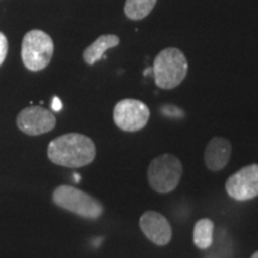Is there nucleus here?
<instances>
[{"label": "nucleus", "instance_id": "nucleus-1", "mask_svg": "<svg viewBox=\"0 0 258 258\" xmlns=\"http://www.w3.org/2000/svg\"><path fill=\"white\" fill-rule=\"evenodd\" d=\"M96 145L86 135L70 133L57 137L48 146V158L60 166L78 169L91 164L96 158Z\"/></svg>", "mask_w": 258, "mask_h": 258}, {"label": "nucleus", "instance_id": "nucleus-2", "mask_svg": "<svg viewBox=\"0 0 258 258\" xmlns=\"http://www.w3.org/2000/svg\"><path fill=\"white\" fill-rule=\"evenodd\" d=\"M154 83L159 89H175L188 74V60L178 48H165L153 61Z\"/></svg>", "mask_w": 258, "mask_h": 258}, {"label": "nucleus", "instance_id": "nucleus-3", "mask_svg": "<svg viewBox=\"0 0 258 258\" xmlns=\"http://www.w3.org/2000/svg\"><path fill=\"white\" fill-rule=\"evenodd\" d=\"M53 201L57 207L91 220L101 218L104 212V208L98 200L71 185L57 186L53 192Z\"/></svg>", "mask_w": 258, "mask_h": 258}, {"label": "nucleus", "instance_id": "nucleus-4", "mask_svg": "<svg viewBox=\"0 0 258 258\" xmlns=\"http://www.w3.org/2000/svg\"><path fill=\"white\" fill-rule=\"evenodd\" d=\"M183 175V165L173 154H160L148 165V184L158 194H169L178 185Z\"/></svg>", "mask_w": 258, "mask_h": 258}, {"label": "nucleus", "instance_id": "nucleus-5", "mask_svg": "<svg viewBox=\"0 0 258 258\" xmlns=\"http://www.w3.org/2000/svg\"><path fill=\"white\" fill-rule=\"evenodd\" d=\"M54 54V42L44 31H29L22 42V60L24 66L32 72L44 70L50 63Z\"/></svg>", "mask_w": 258, "mask_h": 258}, {"label": "nucleus", "instance_id": "nucleus-6", "mask_svg": "<svg viewBox=\"0 0 258 258\" xmlns=\"http://www.w3.org/2000/svg\"><path fill=\"white\" fill-rule=\"evenodd\" d=\"M150 120V109L141 101L133 98L122 99L114 108V122L121 131L133 132L141 131L146 127Z\"/></svg>", "mask_w": 258, "mask_h": 258}, {"label": "nucleus", "instance_id": "nucleus-7", "mask_svg": "<svg viewBox=\"0 0 258 258\" xmlns=\"http://www.w3.org/2000/svg\"><path fill=\"white\" fill-rule=\"evenodd\" d=\"M226 191L235 201H249L258 196V164H250L233 173L226 182Z\"/></svg>", "mask_w": 258, "mask_h": 258}, {"label": "nucleus", "instance_id": "nucleus-8", "mask_svg": "<svg viewBox=\"0 0 258 258\" xmlns=\"http://www.w3.org/2000/svg\"><path fill=\"white\" fill-rule=\"evenodd\" d=\"M56 124V118L51 111L42 106H29L19 112L17 125L28 135H41L53 131Z\"/></svg>", "mask_w": 258, "mask_h": 258}, {"label": "nucleus", "instance_id": "nucleus-9", "mask_svg": "<svg viewBox=\"0 0 258 258\" xmlns=\"http://www.w3.org/2000/svg\"><path fill=\"white\" fill-rule=\"evenodd\" d=\"M139 226L145 237L158 246L167 245L172 238V228L170 222L158 212H145L139 220Z\"/></svg>", "mask_w": 258, "mask_h": 258}, {"label": "nucleus", "instance_id": "nucleus-10", "mask_svg": "<svg viewBox=\"0 0 258 258\" xmlns=\"http://www.w3.org/2000/svg\"><path fill=\"white\" fill-rule=\"evenodd\" d=\"M232 156V144L222 137H214L205 151L206 166L211 171H220L227 165Z\"/></svg>", "mask_w": 258, "mask_h": 258}, {"label": "nucleus", "instance_id": "nucleus-11", "mask_svg": "<svg viewBox=\"0 0 258 258\" xmlns=\"http://www.w3.org/2000/svg\"><path fill=\"white\" fill-rule=\"evenodd\" d=\"M118 44H120V37L116 35H102L84 50V61L88 64H95L97 61L102 59L106 50Z\"/></svg>", "mask_w": 258, "mask_h": 258}, {"label": "nucleus", "instance_id": "nucleus-12", "mask_svg": "<svg viewBox=\"0 0 258 258\" xmlns=\"http://www.w3.org/2000/svg\"><path fill=\"white\" fill-rule=\"evenodd\" d=\"M213 234H214V222L208 218L201 219L194 226V244L201 250L208 249L213 244Z\"/></svg>", "mask_w": 258, "mask_h": 258}, {"label": "nucleus", "instance_id": "nucleus-13", "mask_svg": "<svg viewBox=\"0 0 258 258\" xmlns=\"http://www.w3.org/2000/svg\"><path fill=\"white\" fill-rule=\"evenodd\" d=\"M157 0H127L124 4V14L132 21H141L151 14Z\"/></svg>", "mask_w": 258, "mask_h": 258}, {"label": "nucleus", "instance_id": "nucleus-14", "mask_svg": "<svg viewBox=\"0 0 258 258\" xmlns=\"http://www.w3.org/2000/svg\"><path fill=\"white\" fill-rule=\"evenodd\" d=\"M160 112L164 116H165V117H169V118H182V117H184V111H183L180 108H178V106H176L173 104L163 105L160 108Z\"/></svg>", "mask_w": 258, "mask_h": 258}, {"label": "nucleus", "instance_id": "nucleus-15", "mask_svg": "<svg viewBox=\"0 0 258 258\" xmlns=\"http://www.w3.org/2000/svg\"><path fill=\"white\" fill-rule=\"evenodd\" d=\"M8 49H9V43L8 38L3 32H0V66L5 61V57L8 55Z\"/></svg>", "mask_w": 258, "mask_h": 258}, {"label": "nucleus", "instance_id": "nucleus-16", "mask_svg": "<svg viewBox=\"0 0 258 258\" xmlns=\"http://www.w3.org/2000/svg\"><path fill=\"white\" fill-rule=\"evenodd\" d=\"M51 108L54 111H60L62 109V103H61L59 97H54L53 102H51Z\"/></svg>", "mask_w": 258, "mask_h": 258}, {"label": "nucleus", "instance_id": "nucleus-17", "mask_svg": "<svg viewBox=\"0 0 258 258\" xmlns=\"http://www.w3.org/2000/svg\"><path fill=\"white\" fill-rule=\"evenodd\" d=\"M74 180H76V182H79L80 180V176H78V173H74Z\"/></svg>", "mask_w": 258, "mask_h": 258}, {"label": "nucleus", "instance_id": "nucleus-18", "mask_svg": "<svg viewBox=\"0 0 258 258\" xmlns=\"http://www.w3.org/2000/svg\"><path fill=\"white\" fill-rule=\"evenodd\" d=\"M251 258H258V251H256V252H254L252 256H251Z\"/></svg>", "mask_w": 258, "mask_h": 258}]
</instances>
